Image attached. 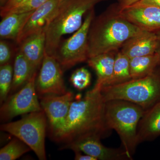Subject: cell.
Returning <instances> with one entry per match:
<instances>
[{"label": "cell", "mask_w": 160, "mask_h": 160, "mask_svg": "<svg viewBox=\"0 0 160 160\" xmlns=\"http://www.w3.org/2000/svg\"><path fill=\"white\" fill-rule=\"evenodd\" d=\"M160 63L158 53L130 59L129 67L132 79L141 78L152 74Z\"/></svg>", "instance_id": "obj_20"}, {"label": "cell", "mask_w": 160, "mask_h": 160, "mask_svg": "<svg viewBox=\"0 0 160 160\" xmlns=\"http://www.w3.org/2000/svg\"><path fill=\"white\" fill-rule=\"evenodd\" d=\"M75 153L74 159L76 160H98L95 158L91 156L83 154L82 152L78 151H74Z\"/></svg>", "instance_id": "obj_30"}, {"label": "cell", "mask_w": 160, "mask_h": 160, "mask_svg": "<svg viewBox=\"0 0 160 160\" xmlns=\"http://www.w3.org/2000/svg\"><path fill=\"white\" fill-rule=\"evenodd\" d=\"M158 53L159 56V60H160V49H159V51H158Z\"/></svg>", "instance_id": "obj_32"}, {"label": "cell", "mask_w": 160, "mask_h": 160, "mask_svg": "<svg viewBox=\"0 0 160 160\" xmlns=\"http://www.w3.org/2000/svg\"><path fill=\"white\" fill-rule=\"evenodd\" d=\"M101 139L98 136L82 138L65 144L61 149L81 151L97 160H130L124 149H113L106 147L101 143Z\"/></svg>", "instance_id": "obj_11"}, {"label": "cell", "mask_w": 160, "mask_h": 160, "mask_svg": "<svg viewBox=\"0 0 160 160\" xmlns=\"http://www.w3.org/2000/svg\"><path fill=\"white\" fill-rule=\"evenodd\" d=\"M62 66L56 59L45 53L36 80L39 97L48 94L61 95L67 92Z\"/></svg>", "instance_id": "obj_10"}, {"label": "cell", "mask_w": 160, "mask_h": 160, "mask_svg": "<svg viewBox=\"0 0 160 160\" xmlns=\"http://www.w3.org/2000/svg\"><path fill=\"white\" fill-rule=\"evenodd\" d=\"M160 135V101L146 110L138 127V144L151 141Z\"/></svg>", "instance_id": "obj_15"}, {"label": "cell", "mask_w": 160, "mask_h": 160, "mask_svg": "<svg viewBox=\"0 0 160 160\" xmlns=\"http://www.w3.org/2000/svg\"><path fill=\"white\" fill-rule=\"evenodd\" d=\"M35 70L20 50L15 58L13 66V79L10 94L18 91L31 78Z\"/></svg>", "instance_id": "obj_18"}, {"label": "cell", "mask_w": 160, "mask_h": 160, "mask_svg": "<svg viewBox=\"0 0 160 160\" xmlns=\"http://www.w3.org/2000/svg\"><path fill=\"white\" fill-rule=\"evenodd\" d=\"M160 47V38L153 32L144 30L126 42L121 52L129 58L157 53Z\"/></svg>", "instance_id": "obj_14"}, {"label": "cell", "mask_w": 160, "mask_h": 160, "mask_svg": "<svg viewBox=\"0 0 160 160\" xmlns=\"http://www.w3.org/2000/svg\"><path fill=\"white\" fill-rule=\"evenodd\" d=\"M94 18L93 9L86 15L81 28L71 37L60 43L53 57L64 71L89 59L88 34Z\"/></svg>", "instance_id": "obj_7"}, {"label": "cell", "mask_w": 160, "mask_h": 160, "mask_svg": "<svg viewBox=\"0 0 160 160\" xmlns=\"http://www.w3.org/2000/svg\"></svg>", "instance_id": "obj_33"}, {"label": "cell", "mask_w": 160, "mask_h": 160, "mask_svg": "<svg viewBox=\"0 0 160 160\" xmlns=\"http://www.w3.org/2000/svg\"><path fill=\"white\" fill-rule=\"evenodd\" d=\"M48 120L43 110L30 112L21 119L1 126V130L22 140L40 160L46 159L45 138Z\"/></svg>", "instance_id": "obj_6"}, {"label": "cell", "mask_w": 160, "mask_h": 160, "mask_svg": "<svg viewBox=\"0 0 160 160\" xmlns=\"http://www.w3.org/2000/svg\"><path fill=\"white\" fill-rule=\"evenodd\" d=\"M105 107L101 86L95 84L84 97L72 102L65 126L55 141L65 145L87 137L108 136L111 130L106 123Z\"/></svg>", "instance_id": "obj_1"}, {"label": "cell", "mask_w": 160, "mask_h": 160, "mask_svg": "<svg viewBox=\"0 0 160 160\" xmlns=\"http://www.w3.org/2000/svg\"><path fill=\"white\" fill-rule=\"evenodd\" d=\"M13 79V66L10 63L0 67V102L1 105L9 96Z\"/></svg>", "instance_id": "obj_23"}, {"label": "cell", "mask_w": 160, "mask_h": 160, "mask_svg": "<svg viewBox=\"0 0 160 160\" xmlns=\"http://www.w3.org/2000/svg\"><path fill=\"white\" fill-rule=\"evenodd\" d=\"M42 109L49 125V133L54 140L62 130L68 116L74 94L67 91L65 94H48L39 97Z\"/></svg>", "instance_id": "obj_9"}, {"label": "cell", "mask_w": 160, "mask_h": 160, "mask_svg": "<svg viewBox=\"0 0 160 160\" xmlns=\"http://www.w3.org/2000/svg\"><path fill=\"white\" fill-rule=\"evenodd\" d=\"M132 6H152L160 8V0H142Z\"/></svg>", "instance_id": "obj_28"}, {"label": "cell", "mask_w": 160, "mask_h": 160, "mask_svg": "<svg viewBox=\"0 0 160 160\" xmlns=\"http://www.w3.org/2000/svg\"><path fill=\"white\" fill-rule=\"evenodd\" d=\"M118 11L120 15L143 30L153 31L160 29L159 7L132 6Z\"/></svg>", "instance_id": "obj_12"}, {"label": "cell", "mask_w": 160, "mask_h": 160, "mask_svg": "<svg viewBox=\"0 0 160 160\" xmlns=\"http://www.w3.org/2000/svg\"><path fill=\"white\" fill-rule=\"evenodd\" d=\"M33 11L10 13L2 18L0 23V37L2 39L16 41L19 34Z\"/></svg>", "instance_id": "obj_19"}, {"label": "cell", "mask_w": 160, "mask_h": 160, "mask_svg": "<svg viewBox=\"0 0 160 160\" xmlns=\"http://www.w3.org/2000/svg\"><path fill=\"white\" fill-rule=\"evenodd\" d=\"M6 0H0V5L1 6H3L6 2Z\"/></svg>", "instance_id": "obj_31"}, {"label": "cell", "mask_w": 160, "mask_h": 160, "mask_svg": "<svg viewBox=\"0 0 160 160\" xmlns=\"http://www.w3.org/2000/svg\"><path fill=\"white\" fill-rule=\"evenodd\" d=\"M19 50L35 70L41 66L45 54L46 33L39 32L26 38L20 43Z\"/></svg>", "instance_id": "obj_16"}, {"label": "cell", "mask_w": 160, "mask_h": 160, "mask_svg": "<svg viewBox=\"0 0 160 160\" xmlns=\"http://www.w3.org/2000/svg\"><path fill=\"white\" fill-rule=\"evenodd\" d=\"M91 79V75L89 70L85 67H81L72 72L70 82L75 89L82 91L90 85Z\"/></svg>", "instance_id": "obj_24"}, {"label": "cell", "mask_w": 160, "mask_h": 160, "mask_svg": "<svg viewBox=\"0 0 160 160\" xmlns=\"http://www.w3.org/2000/svg\"><path fill=\"white\" fill-rule=\"evenodd\" d=\"M37 71L18 91L9 96L1 105V121L7 122L21 115L42 110L36 89Z\"/></svg>", "instance_id": "obj_8"}, {"label": "cell", "mask_w": 160, "mask_h": 160, "mask_svg": "<svg viewBox=\"0 0 160 160\" xmlns=\"http://www.w3.org/2000/svg\"><path fill=\"white\" fill-rule=\"evenodd\" d=\"M48 1L49 0H26L9 10L6 16L10 13H25L34 11Z\"/></svg>", "instance_id": "obj_25"}, {"label": "cell", "mask_w": 160, "mask_h": 160, "mask_svg": "<svg viewBox=\"0 0 160 160\" xmlns=\"http://www.w3.org/2000/svg\"><path fill=\"white\" fill-rule=\"evenodd\" d=\"M117 53L116 51L111 52L98 55L87 60L89 66L96 72L97 85L102 87L111 78Z\"/></svg>", "instance_id": "obj_17"}, {"label": "cell", "mask_w": 160, "mask_h": 160, "mask_svg": "<svg viewBox=\"0 0 160 160\" xmlns=\"http://www.w3.org/2000/svg\"><path fill=\"white\" fill-rule=\"evenodd\" d=\"M144 31L119 13L118 9L92 20L88 34L89 58L117 51L129 39Z\"/></svg>", "instance_id": "obj_2"}, {"label": "cell", "mask_w": 160, "mask_h": 160, "mask_svg": "<svg viewBox=\"0 0 160 160\" xmlns=\"http://www.w3.org/2000/svg\"><path fill=\"white\" fill-rule=\"evenodd\" d=\"M31 150L26 143L15 137L1 149L0 160H16Z\"/></svg>", "instance_id": "obj_22"}, {"label": "cell", "mask_w": 160, "mask_h": 160, "mask_svg": "<svg viewBox=\"0 0 160 160\" xmlns=\"http://www.w3.org/2000/svg\"><path fill=\"white\" fill-rule=\"evenodd\" d=\"M141 106L121 100L105 102V117L107 126L114 129L122 141L123 149L130 160L135 152L138 143V127L145 112Z\"/></svg>", "instance_id": "obj_4"}, {"label": "cell", "mask_w": 160, "mask_h": 160, "mask_svg": "<svg viewBox=\"0 0 160 160\" xmlns=\"http://www.w3.org/2000/svg\"><path fill=\"white\" fill-rule=\"evenodd\" d=\"M26 0H6L3 6H1L0 14L2 18L4 17L9 10L16 7Z\"/></svg>", "instance_id": "obj_27"}, {"label": "cell", "mask_w": 160, "mask_h": 160, "mask_svg": "<svg viewBox=\"0 0 160 160\" xmlns=\"http://www.w3.org/2000/svg\"><path fill=\"white\" fill-rule=\"evenodd\" d=\"M130 58L120 51L117 52L111 78L103 86L119 85L132 79L129 67Z\"/></svg>", "instance_id": "obj_21"}, {"label": "cell", "mask_w": 160, "mask_h": 160, "mask_svg": "<svg viewBox=\"0 0 160 160\" xmlns=\"http://www.w3.org/2000/svg\"><path fill=\"white\" fill-rule=\"evenodd\" d=\"M106 0H62L46 29L45 53L54 56L63 36L75 32L83 17L98 3Z\"/></svg>", "instance_id": "obj_3"}, {"label": "cell", "mask_w": 160, "mask_h": 160, "mask_svg": "<svg viewBox=\"0 0 160 160\" xmlns=\"http://www.w3.org/2000/svg\"><path fill=\"white\" fill-rule=\"evenodd\" d=\"M101 92L105 102L124 100L136 104L146 111L160 101V76L154 72L145 77L101 87Z\"/></svg>", "instance_id": "obj_5"}, {"label": "cell", "mask_w": 160, "mask_h": 160, "mask_svg": "<svg viewBox=\"0 0 160 160\" xmlns=\"http://www.w3.org/2000/svg\"><path fill=\"white\" fill-rule=\"evenodd\" d=\"M62 0H49L34 10L21 31L16 42L20 44L26 38L39 32L45 31L49 21Z\"/></svg>", "instance_id": "obj_13"}, {"label": "cell", "mask_w": 160, "mask_h": 160, "mask_svg": "<svg viewBox=\"0 0 160 160\" xmlns=\"http://www.w3.org/2000/svg\"><path fill=\"white\" fill-rule=\"evenodd\" d=\"M11 58V50L9 44L6 41L0 42V65L9 63Z\"/></svg>", "instance_id": "obj_26"}, {"label": "cell", "mask_w": 160, "mask_h": 160, "mask_svg": "<svg viewBox=\"0 0 160 160\" xmlns=\"http://www.w3.org/2000/svg\"><path fill=\"white\" fill-rule=\"evenodd\" d=\"M141 1L142 0H118V9L119 10H121L126 7H129Z\"/></svg>", "instance_id": "obj_29"}]
</instances>
